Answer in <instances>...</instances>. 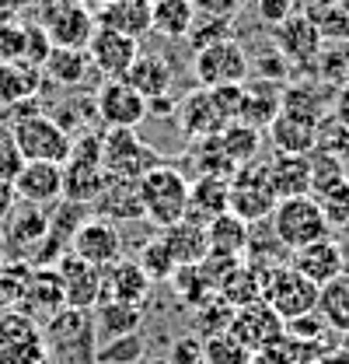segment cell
Masks as SVG:
<instances>
[{
  "label": "cell",
  "instance_id": "obj_1",
  "mask_svg": "<svg viewBox=\"0 0 349 364\" xmlns=\"http://www.w3.org/2000/svg\"><path fill=\"white\" fill-rule=\"evenodd\" d=\"M189 186L192 179L174 168L168 161H161L157 168H150L140 179V200H143V221L154 225V231L178 225L189 210Z\"/></svg>",
  "mask_w": 349,
  "mask_h": 364
},
{
  "label": "cell",
  "instance_id": "obj_2",
  "mask_svg": "<svg viewBox=\"0 0 349 364\" xmlns=\"http://www.w3.org/2000/svg\"><path fill=\"white\" fill-rule=\"evenodd\" d=\"M269 228L276 235V242L287 252H297L311 242L332 238V228L321 214V203L307 193V196H287L276 203V210L269 214Z\"/></svg>",
  "mask_w": 349,
  "mask_h": 364
},
{
  "label": "cell",
  "instance_id": "obj_3",
  "mask_svg": "<svg viewBox=\"0 0 349 364\" xmlns=\"http://www.w3.org/2000/svg\"><path fill=\"white\" fill-rule=\"evenodd\" d=\"M21 158L25 161H52V165H67L70 151H74V136L67 134L49 112H28V116H14V123L7 127Z\"/></svg>",
  "mask_w": 349,
  "mask_h": 364
},
{
  "label": "cell",
  "instance_id": "obj_4",
  "mask_svg": "<svg viewBox=\"0 0 349 364\" xmlns=\"http://www.w3.org/2000/svg\"><path fill=\"white\" fill-rule=\"evenodd\" d=\"M318 291L321 287H314L304 273H297L290 263H276L262 277V301L283 322L314 316L318 312Z\"/></svg>",
  "mask_w": 349,
  "mask_h": 364
},
{
  "label": "cell",
  "instance_id": "obj_5",
  "mask_svg": "<svg viewBox=\"0 0 349 364\" xmlns=\"http://www.w3.org/2000/svg\"><path fill=\"white\" fill-rule=\"evenodd\" d=\"M276 203L279 200L269 186V172H265L262 158L231 172V179H227V210L234 218H241L245 225H262V221H269Z\"/></svg>",
  "mask_w": 349,
  "mask_h": 364
},
{
  "label": "cell",
  "instance_id": "obj_6",
  "mask_svg": "<svg viewBox=\"0 0 349 364\" xmlns=\"http://www.w3.org/2000/svg\"><path fill=\"white\" fill-rule=\"evenodd\" d=\"M105 168H101V130L74 140V151L63 165V200L67 203H94L105 189Z\"/></svg>",
  "mask_w": 349,
  "mask_h": 364
},
{
  "label": "cell",
  "instance_id": "obj_7",
  "mask_svg": "<svg viewBox=\"0 0 349 364\" xmlns=\"http://www.w3.org/2000/svg\"><path fill=\"white\" fill-rule=\"evenodd\" d=\"M165 158L136 134V130H101V168L109 179L140 182Z\"/></svg>",
  "mask_w": 349,
  "mask_h": 364
},
{
  "label": "cell",
  "instance_id": "obj_8",
  "mask_svg": "<svg viewBox=\"0 0 349 364\" xmlns=\"http://www.w3.org/2000/svg\"><path fill=\"white\" fill-rule=\"evenodd\" d=\"M252 70L248 49L231 39L210 43L192 53V77L199 81V88H231V85H245Z\"/></svg>",
  "mask_w": 349,
  "mask_h": 364
},
{
  "label": "cell",
  "instance_id": "obj_9",
  "mask_svg": "<svg viewBox=\"0 0 349 364\" xmlns=\"http://www.w3.org/2000/svg\"><path fill=\"white\" fill-rule=\"evenodd\" d=\"M39 28L52 49H87L98 21H94V7H87L81 0H45L39 11Z\"/></svg>",
  "mask_w": 349,
  "mask_h": 364
},
{
  "label": "cell",
  "instance_id": "obj_10",
  "mask_svg": "<svg viewBox=\"0 0 349 364\" xmlns=\"http://www.w3.org/2000/svg\"><path fill=\"white\" fill-rule=\"evenodd\" d=\"M49 343H45L43 322L18 309L0 312V364H45Z\"/></svg>",
  "mask_w": 349,
  "mask_h": 364
},
{
  "label": "cell",
  "instance_id": "obj_11",
  "mask_svg": "<svg viewBox=\"0 0 349 364\" xmlns=\"http://www.w3.org/2000/svg\"><path fill=\"white\" fill-rule=\"evenodd\" d=\"M227 333L252 354H262V350H272V347L287 343V322L276 316L265 301H252L245 309H234V318H231Z\"/></svg>",
  "mask_w": 349,
  "mask_h": 364
},
{
  "label": "cell",
  "instance_id": "obj_12",
  "mask_svg": "<svg viewBox=\"0 0 349 364\" xmlns=\"http://www.w3.org/2000/svg\"><path fill=\"white\" fill-rule=\"evenodd\" d=\"M94 109L101 130H136L147 119V98L140 91L119 81H101L94 91Z\"/></svg>",
  "mask_w": 349,
  "mask_h": 364
},
{
  "label": "cell",
  "instance_id": "obj_13",
  "mask_svg": "<svg viewBox=\"0 0 349 364\" xmlns=\"http://www.w3.org/2000/svg\"><path fill=\"white\" fill-rule=\"evenodd\" d=\"M70 252L81 256L91 267L105 270V267H112L116 259H123V231H119V225H112V221L91 214V218H84V221L77 225V231H74Z\"/></svg>",
  "mask_w": 349,
  "mask_h": 364
},
{
  "label": "cell",
  "instance_id": "obj_14",
  "mask_svg": "<svg viewBox=\"0 0 349 364\" xmlns=\"http://www.w3.org/2000/svg\"><path fill=\"white\" fill-rule=\"evenodd\" d=\"M87 56H91V67L101 81H119V77H126L133 60L140 56V39H130L116 28L98 25L91 43H87Z\"/></svg>",
  "mask_w": 349,
  "mask_h": 364
},
{
  "label": "cell",
  "instance_id": "obj_15",
  "mask_svg": "<svg viewBox=\"0 0 349 364\" xmlns=\"http://www.w3.org/2000/svg\"><path fill=\"white\" fill-rule=\"evenodd\" d=\"M11 186H14L18 203L49 210V207H56V203L63 200V165H52V161H25Z\"/></svg>",
  "mask_w": 349,
  "mask_h": 364
},
{
  "label": "cell",
  "instance_id": "obj_16",
  "mask_svg": "<svg viewBox=\"0 0 349 364\" xmlns=\"http://www.w3.org/2000/svg\"><path fill=\"white\" fill-rule=\"evenodd\" d=\"M63 309H67V294H63V280H60L56 267H32L28 277H25L18 312L32 316L35 322H49Z\"/></svg>",
  "mask_w": 349,
  "mask_h": 364
},
{
  "label": "cell",
  "instance_id": "obj_17",
  "mask_svg": "<svg viewBox=\"0 0 349 364\" xmlns=\"http://www.w3.org/2000/svg\"><path fill=\"white\" fill-rule=\"evenodd\" d=\"M60 280H63V294H67V309H81L91 312L101 301V270L84 263L81 256H74L70 249L52 263Z\"/></svg>",
  "mask_w": 349,
  "mask_h": 364
},
{
  "label": "cell",
  "instance_id": "obj_18",
  "mask_svg": "<svg viewBox=\"0 0 349 364\" xmlns=\"http://www.w3.org/2000/svg\"><path fill=\"white\" fill-rule=\"evenodd\" d=\"M178 127L189 140H206V136H217L231 127V119L220 112L217 98L210 88H196L189 98H178Z\"/></svg>",
  "mask_w": 349,
  "mask_h": 364
},
{
  "label": "cell",
  "instance_id": "obj_19",
  "mask_svg": "<svg viewBox=\"0 0 349 364\" xmlns=\"http://www.w3.org/2000/svg\"><path fill=\"white\" fill-rule=\"evenodd\" d=\"M45 238H49V210L28 207V203L11 210V218L4 221V235H0V242L7 249H18L14 252L18 259L28 256V252H43Z\"/></svg>",
  "mask_w": 349,
  "mask_h": 364
},
{
  "label": "cell",
  "instance_id": "obj_20",
  "mask_svg": "<svg viewBox=\"0 0 349 364\" xmlns=\"http://www.w3.org/2000/svg\"><path fill=\"white\" fill-rule=\"evenodd\" d=\"M154 291V280L140 270L136 259H116L101 270V301H123V305H147Z\"/></svg>",
  "mask_w": 349,
  "mask_h": 364
},
{
  "label": "cell",
  "instance_id": "obj_21",
  "mask_svg": "<svg viewBox=\"0 0 349 364\" xmlns=\"http://www.w3.org/2000/svg\"><path fill=\"white\" fill-rule=\"evenodd\" d=\"M297 273H304L314 287H325L328 280H336L339 273L346 270V256H343V245L332 242V238H321V242H311L304 249L290 252L287 259Z\"/></svg>",
  "mask_w": 349,
  "mask_h": 364
},
{
  "label": "cell",
  "instance_id": "obj_22",
  "mask_svg": "<svg viewBox=\"0 0 349 364\" xmlns=\"http://www.w3.org/2000/svg\"><path fill=\"white\" fill-rule=\"evenodd\" d=\"M318 123H321V119H311V116L290 112V109H279L276 119L265 127L272 151H283V154H311V151L318 147Z\"/></svg>",
  "mask_w": 349,
  "mask_h": 364
},
{
  "label": "cell",
  "instance_id": "obj_23",
  "mask_svg": "<svg viewBox=\"0 0 349 364\" xmlns=\"http://www.w3.org/2000/svg\"><path fill=\"white\" fill-rule=\"evenodd\" d=\"M321 39H325L321 28H318L314 18H307V14H290L287 21H279V25L272 28V43H276V49H279L290 63L321 56Z\"/></svg>",
  "mask_w": 349,
  "mask_h": 364
},
{
  "label": "cell",
  "instance_id": "obj_24",
  "mask_svg": "<svg viewBox=\"0 0 349 364\" xmlns=\"http://www.w3.org/2000/svg\"><path fill=\"white\" fill-rule=\"evenodd\" d=\"M126 85L140 91L147 102L150 98H161V95H172L174 85V67L168 60V53H150V49H140V56L133 60V67L123 77Z\"/></svg>",
  "mask_w": 349,
  "mask_h": 364
},
{
  "label": "cell",
  "instance_id": "obj_25",
  "mask_svg": "<svg viewBox=\"0 0 349 364\" xmlns=\"http://www.w3.org/2000/svg\"><path fill=\"white\" fill-rule=\"evenodd\" d=\"M98 218L112 221V225H130L143 221V200H140V182L133 179H109L105 189L94 200Z\"/></svg>",
  "mask_w": 349,
  "mask_h": 364
},
{
  "label": "cell",
  "instance_id": "obj_26",
  "mask_svg": "<svg viewBox=\"0 0 349 364\" xmlns=\"http://www.w3.org/2000/svg\"><path fill=\"white\" fill-rule=\"evenodd\" d=\"M265 172H269V186H272L276 200L307 196L311 193V154H283V151H276L265 161Z\"/></svg>",
  "mask_w": 349,
  "mask_h": 364
},
{
  "label": "cell",
  "instance_id": "obj_27",
  "mask_svg": "<svg viewBox=\"0 0 349 364\" xmlns=\"http://www.w3.org/2000/svg\"><path fill=\"white\" fill-rule=\"evenodd\" d=\"M94 21L101 28H116L130 39H143L150 32V0H112L94 7Z\"/></svg>",
  "mask_w": 349,
  "mask_h": 364
},
{
  "label": "cell",
  "instance_id": "obj_28",
  "mask_svg": "<svg viewBox=\"0 0 349 364\" xmlns=\"http://www.w3.org/2000/svg\"><path fill=\"white\" fill-rule=\"evenodd\" d=\"M168 245V252L174 256L178 267H199L206 256H210V235H206V225H196L189 218H182L178 225L157 231Z\"/></svg>",
  "mask_w": 349,
  "mask_h": 364
},
{
  "label": "cell",
  "instance_id": "obj_29",
  "mask_svg": "<svg viewBox=\"0 0 349 364\" xmlns=\"http://www.w3.org/2000/svg\"><path fill=\"white\" fill-rule=\"evenodd\" d=\"M220 214H227V176H196L189 186L185 218L196 225H210Z\"/></svg>",
  "mask_w": 349,
  "mask_h": 364
},
{
  "label": "cell",
  "instance_id": "obj_30",
  "mask_svg": "<svg viewBox=\"0 0 349 364\" xmlns=\"http://www.w3.org/2000/svg\"><path fill=\"white\" fill-rule=\"evenodd\" d=\"M94 74L87 49H49V56L43 60V77L52 81L56 88L77 91L87 85V77Z\"/></svg>",
  "mask_w": 349,
  "mask_h": 364
},
{
  "label": "cell",
  "instance_id": "obj_31",
  "mask_svg": "<svg viewBox=\"0 0 349 364\" xmlns=\"http://www.w3.org/2000/svg\"><path fill=\"white\" fill-rule=\"evenodd\" d=\"M43 85V67L28 60H0V109L35 98Z\"/></svg>",
  "mask_w": 349,
  "mask_h": 364
},
{
  "label": "cell",
  "instance_id": "obj_32",
  "mask_svg": "<svg viewBox=\"0 0 349 364\" xmlns=\"http://www.w3.org/2000/svg\"><path fill=\"white\" fill-rule=\"evenodd\" d=\"M91 322L98 340H119V336H133L143 326V309L140 305H123V301H98L91 309Z\"/></svg>",
  "mask_w": 349,
  "mask_h": 364
},
{
  "label": "cell",
  "instance_id": "obj_33",
  "mask_svg": "<svg viewBox=\"0 0 349 364\" xmlns=\"http://www.w3.org/2000/svg\"><path fill=\"white\" fill-rule=\"evenodd\" d=\"M196 21L192 0H150V32L161 39H185Z\"/></svg>",
  "mask_w": 349,
  "mask_h": 364
},
{
  "label": "cell",
  "instance_id": "obj_34",
  "mask_svg": "<svg viewBox=\"0 0 349 364\" xmlns=\"http://www.w3.org/2000/svg\"><path fill=\"white\" fill-rule=\"evenodd\" d=\"M206 235H210V252L245 259L248 242H252V225H245L241 218H234V214L227 210V214H220L217 221L206 225Z\"/></svg>",
  "mask_w": 349,
  "mask_h": 364
},
{
  "label": "cell",
  "instance_id": "obj_35",
  "mask_svg": "<svg viewBox=\"0 0 349 364\" xmlns=\"http://www.w3.org/2000/svg\"><path fill=\"white\" fill-rule=\"evenodd\" d=\"M262 277H265V270H259L255 263H245V259H241L234 270L220 280L217 294L227 305L245 309V305H252V301H262Z\"/></svg>",
  "mask_w": 349,
  "mask_h": 364
},
{
  "label": "cell",
  "instance_id": "obj_36",
  "mask_svg": "<svg viewBox=\"0 0 349 364\" xmlns=\"http://www.w3.org/2000/svg\"><path fill=\"white\" fill-rule=\"evenodd\" d=\"M269 85H272V81H252V85H245V105H241V119H238V123L265 130V127L276 119L283 88H269Z\"/></svg>",
  "mask_w": 349,
  "mask_h": 364
},
{
  "label": "cell",
  "instance_id": "obj_37",
  "mask_svg": "<svg viewBox=\"0 0 349 364\" xmlns=\"http://www.w3.org/2000/svg\"><path fill=\"white\" fill-rule=\"evenodd\" d=\"M318 316L332 333H349V270L318 291Z\"/></svg>",
  "mask_w": 349,
  "mask_h": 364
},
{
  "label": "cell",
  "instance_id": "obj_38",
  "mask_svg": "<svg viewBox=\"0 0 349 364\" xmlns=\"http://www.w3.org/2000/svg\"><path fill=\"white\" fill-rule=\"evenodd\" d=\"M217 140H220V147H223V158L231 161V168H241V165L259 161V154H262V130H255V127L231 123V127H227Z\"/></svg>",
  "mask_w": 349,
  "mask_h": 364
},
{
  "label": "cell",
  "instance_id": "obj_39",
  "mask_svg": "<svg viewBox=\"0 0 349 364\" xmlns=\"http://www.w3.org/2000/svg\"><path fill=\"white\" fill-rule=\"evenodd\" d=\"M136 263H140V270L147 273L154 284H168L178 270V263H174V256L168 252V245H165V238L154 231L143 245H140V256H136Z\"/></svg>",
  "mask_w": 349,
  "mask_h": 364
},
{
  "label": "cell",
  "instance_id": "obj_40",
  "mask_svg": "<svg viewBox=\"0 0 349 364\" xmlns=\"http://www.w3.org/2000/svg\"><path fill=\"white\" fill-rule=\"evenodd\" d=\"M168 284L174 287V298H178L189 312H192L196 305H203L206 298H214V294H217V291H214V284L206 280L203 267H178Z\"/></svg>",
  "mask_w": 349,
  "mask_h": 364
},
{
  "label": "cell",
  "instance_id": "obj_41",
  "mask_svg": "<svg viewBox=\"0 0 349 364\" xmlns=\"http://www.w3.org/2000/svg\"><path fill=\"white\" fill-rule=\"evenodd\" d=\"M231 318H234V305H227L220 294H214V298H206L203 305L192 309V333L210 340V336L231 329Z\"/></svg>",
  "mask_w": 349,
  "mask_h": 364
},
{
  "label": "cell",
  "instance_id": "obj_42",
  "mask_svg": "<svg viewBox=\"0 0 349 364\" xmlns=\"http://www.w3.org/2000/svg\"><path fill=\"white\" fill-rule=\"evenodd\" d=\"M343 179H346V165H343V158L325 154V151L314 147V154H311V196H318V193L339 186Z\"/></svg>",
  "mask_w": 349,
  "mask_h": 364
},
{
  "label": "cell",
  "instance_id": "obj_43",
  "mask_svg": "<svg viewBox=\"0 0 349 364\" xmlns=\"http://www.w3.org/2000/svg\"><path fill=\"white\" fill-rule=\"evenodd\" d=\"M143 358V336H119V340H105L94 350V364H136Z\"/></svg>",
  "mask_w": 349,
  "mask_h": 364
},
{
  "label": "cell",
  "instance_id": "obj_44",
  "mask_svg": "<svg viewBox=\"0 0 349 364\" xmlns=\"http://www.w3.org/2000/svg\"><path fill=\"white\" fill-rule=\"evenodd\" d=\"M231 28H234V18H210V14H196L192 21V32L185 36L189 49H203L210 43H220V39H231Z\"/></svg>",
  "mask_w": 349,
  "mask_h": 364
},
{
  "label": "cell",
  "instance_id": "obj_45",
  "mask_svg": "<svg viewBox=\"0 0 349 364\" xmlns=\"http://www.w3.org/2000/svg\"><path fill=\"white\" fill-rule=\"evenodd\" d=\"M318 203H321V214H325V221L328 228L336 231H346L349 228V182L343 179L339 186H332V189H325V193H318L314 196Z\"/></svg>",
  "mask_w": 349,
  "mask_h": 364
},
{
  "label": "cell",
  "instance_id": "obj_46",
  "mask_svg": "<svg viewBox=\"0 0 349 364\" xmlns=\"http://www.w3.org/2000/svg\"><path fill=\"white\" fill-rule=\"evenodd\" d=\"M206 364H252V350H245L231 333H217L206 340Z\"/></svg>",
  "mask_w": 349,
  "mask_h": 364
},
{
  "label": "cell",
  "instance_id": "obj_47",
  "mask_svg": "<svg viewBox=\"0 0 349 364\" xmlns=\"http://www.w3.org/2000/svg\"><path fill=\"white\" fill-rule=\"evenodd\" d=\"M165 358H168V364H206V340L196 333H182L172 340Z\"/></svg>",
  "mask_w": 349,
  "mask_h": 364
},
{
  "label": "cell",
  "instance_id": "obj_48",
  "mask_svg": "<svg viewBox=\"0 0 349 364\" xmlns=\"http://www.w3.org/2000/svg\"><path fill=\"white\" fill-rule=\"evenodd\" d=\"M21 165H25V158H21L11 130L0 127V182H14V176L21 172Z\"/></svg>",
  "mask_w": 349,
  "mask_h": 364
},
{
  "label": "cell",
  "instance_id": "obj_49",
  "mask_svg": "<svg viewBox=\"0 0 349 364\" xmlns=\"http://www.w3.org/2000/svg\"><path fill=\"white\" fill-rule=\"evenodd\" d=\"M255 11H259L262 21H269L276 28L279 21H287L294 14V0H255Z\"/></svg>",
  "mask_w": 349,
  "mask_h": 364
},
{
  "label": "cell",
  "instance_id": "obj_50",
  "mask_svg": "<svg viewBox=\"0 0 349 364\" xmlns=\"http://www.w3.org/2000/svg\"><path fill=\"white\" fill-rule=\"evenodd\" d=\"M196 14H210V18H234L241 0H192Z\"/></svg>",
  "mask_w": 349,
  "mask_h": 364
},
{
  "label": "cell",
  "instance_id": "obj_51",
  "mask_svg": "<svg viewBox=\"0 0 349 364\" xmlns=\"http://www.w3.org/2000/svg\"><path fill=\"white\" fill-rule=\"evenodd\" d=\"M18 207V196H14V186L11 182H0V225L11 218V210Z\"/></svg>",
  "mask_w": 349,
  "mask_h": 364
},
{
  "label": "cell",
  "instance_id": "obj_52",
  "mask_svg": "<svg viewBox=\"0 0 349 364\" xmlns=\"http://www.w3.org/2000/svg\"><path fill=\"white\" fill-rule=\"evenodd\" d=\"M136 364H168V358H140Z\"/></svg>",
  "mask_w": 349,
  "mask_h": 364
},
{
  "label": "cell",
  "instance_id": "obj_53",
  "mask_svg": "<svg viewBox=\"0 0 349 364\" xmlns=\"http://www.w3.org/2000/svg\"><path fill=\"white\" fill-rule=\"evenodd\" d=\"M343 14H346V21H349V0H343Z\"/></svg>",
  "mask_w": 349,
  "mask_h": 364
},
{
  "label": "cell",
  "instance_id": "obj_54",
  "mask_svg": "<svg viewBox=\"0 0 349 364\" xmlns=\"http://www.w3.org/2000/svg\"><path fill=\"white\" fill-rule=\"evenodd\" d=\"M94 4H112V0H94Z\"/></svg>",
  "mask_w": 349,
  "mask_h": 364
},
{
  "label": "cell",
  "instance_id": "obj_55",
  "mask_svg": "<svg viewBox=\"0 0 349 364\" xmlns=\"http://www.w3.org/2000/svg\"><path fill=\"white\" fill-rule=\"evenodd\" d=\"M81 4H91V0H81Z\"/></svg>",
  "mask_w": 349,
  "mask_h": 364
}]
</instances>
